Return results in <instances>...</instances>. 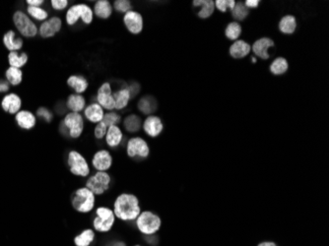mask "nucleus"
I'll use <instances>...</instances> for the list:
<instances>
[{"mask_svg": "<svg viewBox=\"0 0 329 246\" xmlns=\"http://www.w3.org/2000/svg\"><path fill=\"white\" fill-rule=\"evenodd\" d=\"M113 211L117 219L124 222H132L140 215L141 208L135 195L122 193L116 197Z\"/></svg>", "mask_w": 329, "mask_h": 246, "instance_id": "obj_1", "label": "nucleus"}, {"mask_svg": "<svg viewBox=\"0 0 329 246\" xmlns=\"http://www.w3.org/2000/svg\"><path fill=\"white\" fill-rule=\"evenodd\" d=\"M95 195L86 186L77 189L71 196V205L79 213H90L95 207Z\"/></svg>", "mask_w": 329, "mask_h": 246, "instance_id": "obj_2", "label": "nucleus"}, {"mask_svg": "<svg viewBox=\"0 0 329 246\" xmlns=\"http://www.w3.org/2000/svg\"><path fill=\"white\" fill-rule=\"evenodd\" d=\"M135 221L137 228L144 235L156 234L162 225L160 217L151 211L141 212Z\"/></svg>", "mask_w": 329, "mask_h": 246, "instance_id": "obj_3", "label": "nucleus"}, {"mask_svg": "<svg viewBox=\"0 0 329 246\" xmlns=\"http://www.w3.org/2000/svg\"><path fill=\"white\" fill-rule=\"evenodd\" d=\"M116 216L112 209L108 207H99L96 210V218L93 220V227L96 231L106 233L111 231L115 225Z\"/></svg>", "mask_w": 329, "mask_h": 246, "instance_id": "obj_4", "label": "nucleus"}, {"mask_svg": "<svg viewBox=\"0 0 329 246\" xmlns=\"http://www.w3.org/2000/svg\"><path fill=\"white\" fill-rule=\"evenodd\" d=\"M65 18H66V23L69 26L75 25L79 21V19H81L84 24L89 25L93 22L94 13L91 7L87 4H84V3L74 4L66 12Z\"/></svg>", "mask_w": 329, "mask_h": 246, "instance_id": "obj_5", "label": "nucleus"}, {"mask_svg": "<svg viewBox=\"0 0 329 246\" xmlns=\"http://www.w3.org/2000/svg\"><path fill=\"white\" fill-rule=\"evenodd\" d=\"M112 177L107 171H97L90 176L86 181V187L91 190L94 195H103L109 190Z\"/></svg>", "mask_w": 329, "mask_h": 246, "instance_id": "obj_6", "label": "nucleus"}, {"mask_svg": "<svg viewBox=\"0 0 329 246\" xmlns=\"http://www.w3.org/2000/svg\"><path fill=\"white\" fill-rule=\"evenodd\" d=\"M62 125L66 131L65 134L73 139H77L83 133L84 119L80 114L69 113L65 115Z\"/></svg>", "mask_w": 329, "mask_h": 246, "instance_id": "obj_7", "label": "nucleus"}, {"mask_svg": "<svg viewBox=\"0 0 329 246\" xmlns=\"http://www.w3.org/2000/svg\"><path fill=\"white\" fill-rule=\"evenodd\" d=\"M69 170L72 174L86 177L90 174V167L86 159L77 151H70L67 158Z\"/></svg>", "mask_w": 329, "mask_h": 246, "instance_id": "obj_8", "label": "nucleus"}, {"mask_svg": "<svg viewBox=\"0 0 329 246\" xmlns=\"http://www.w3.org/2000/svg\"><path fill=\"white\" fill-rule=\"evenodd\" d=\"M13 22L21 35L26 38H33L38 34L36 24L22 11H16L13 16Z\"/></svg>", "mask_w": 329, "mask_h": 246, "instance_id": "obj_9", "label": "nucleus"}, {"mask_svg": "<svg viewBox=\"0 0 329 246\" xmlns=\"http://www.w3.org/2000/svg\"><path fill=\"white\" fill-rule=\"evenodd\" d=\"M126 153L130 158H147L150 155V148L147 142L141 137H133L128 140Z\"/></svg>", "mask_w": 329, "mask_h": 246, "instance_id": "obj_10", "label": "nucleus"}, {"mask_svg": "<svg viewBox=\"0 0 329 246\" xmlns=\"http://www.w3.org/2000/svg\"><path fill=\"white\" fill-rule=\"evenodd\" d=\"M97 103L104 109L109 112L115 110V100L113 96V89L110 83H104L98 90L97 93Z\"/></svg>", "mask_w": 329, "mask_h": 246, "instance_id": "obj_11", "label": "nucleus"}, {"mask_svg": "<svg viewBox=\"0 0 329 246\" xmlns=\"http://www.w3.org/2000/svg\"><path fill=\"white\" fill-rule=\"evenodd\" d=\"M123 23L126 29L133 35H138L143 30V17L139 12L130 10L123 16Z\"/></svg>", "mask_w": 329, "mask_h": 246, "instance_id": "obj_12", "label": "nucleus"}, {"mask_svg": "<svg viewBox=\"0 0 329 246\" xmlns=\"http://www.w3.org/2000/svg\"><path fill=\"white\" fill-rule=\"evenodd\" d=\"M92 165L97 171H107L113 166V157L107 150H100L93 156Z\"/></svg>", "mask_w": 329, "mask_h": 246, "instance_id": "obj_13", "label": "nucleus"}, {"mask_svg": "<svg viewBox=\"0 0 329 246\" xmlns=\"http://www.w3.org/2000/svg\"><path fill=\"white\" fill-rule=\"evenodd\" d=\"M62 27V21L59 17H52L45 20L39 27V35L43 38L55 37Z\"/></svg>", "mask_w": 329, "mask_h": 246, "instance_id": "obj_14", "label": "nucleus"}, {"mask_svg": "<svg viewBox=\"0 0 329 246\" xmlns=\"http://www.w3.org/2000/svg\"><path fill=\"white\" fill-rule=\"evenodd\" d=\"M274 45H275V42L273 39L269 38H261L254 41V43L252 46V51L256 57L266 60L270 57L268 54V49Z\"/></svg>", "mask_w": 329, "mask_h": 246, "instance_id": "obj_15", "label": "nucleus"}, {"mask_svg": "<svg viewBox=\"0 0 329 246\" xmlns=\"http://www.w3.org/2000/svg\"><path fill=\"white\" fill-rule=\"evenodd\" d=\"M164 129V125L162 123V120L160 117L156 116V115H149L143 123V130L145 131V133L152 137H158L162 131Z\"/></svg>", "mask_w": 329, "mask_h": 246, "instance_id": "obj_16", "label": "nucleus"}, {"mask_svg": "<svg viewBox=\"0 0 329 246\" xmlns=\"http://www.w3.org/2000/svg\"><path fill=\"white\" fill-rule=\"evenodd\" d=\"M252 52V45L245 40H236L230 46V55L232 57L241 59L250 55Z\"/></svg>", "mask_w": 329, "mask_h": 246, "instance_id": "obj_17", "label": "nucleus"}, {"mask_svg": "<svg viewBox=\"0 0 329 246\" xmlns=\"http://www.w3.org/2000/svg\"><path fill=\"white\" fill-rule=\"evenodd\" d=\"M85 117L92 123H99L103 121L105 113L104 109L98 103H92L84 110Z\"/></svg>", "mask_w": 329, "mask_h": 246, "instance_id": "obj_18", "label": "nucleus"}, {"mask_svg": "<svg viewBox=\"0 0 329 246\" xmlns=\"http://www.w3.org/2000/svg\"><path fill=\"white\" fill-rule=\"evenodd\" d=\"M1 106L6 113L13 114L19 113L22 106V102L19 95H17L16 94H9L6 96H4Z\"/></svg>", "mask_w": 329, "mask_h": 246, "instance_id": "obj_19", "label": "nucleus"}, {"mask_svg": "<svg viewBox=\"0 0 329 246\" xmlns=\"http://www.w3.org/2000/svg\"><path fill=\"white\" fill-rule=\"evenodd\" d=\"M113 96H114V100H115V109L117 110V111H121L123 109H125L127 106H128V103L130 101V92H129V89L128 87H124V88H121L119 89L118 91L115 92L113 94Z\"/></svg>", "mask_w": 329, "mask_h": 246, "instance_id": "obj_20", "label": "nucleus"}, {"mask_svg": "<svg viewBox=\"0 0 329 246\" xmlns=\"http://www.w3.org/2000/svg\"><path fill=\"white\" fill-rule=\"evenodd\" d=\"M66 108L70 111V113L80 114L86 108L85 97L78 94L70 95L66 101Z\"/></svg>", "mask_w": 329, "mask_h": 246, "instance_id": "obj_21", "label": "nucleus"}, {"mask_svg": "<svg viewBox=\"0 0 329 246\" xmlns=\"http://www.w3.org/2000/svg\"><path fill=\"white\" fill-rule=\"evenodd\" d=\"M105 138L109 147L116 148L121 144L123 140V134L121 129L117 125H114L108 128Z\"/></svg>", "mask_w": 329, "mask_h": 246, "instance_id": "obj_22", "label": "nucleus"}, {"mask_svg": "<svg viewBox=\"0 0 329 246\" xmlns=\"http://www.w3.org/2000/svg\"><path fill=\"white\" fill-rule=\"evenodd\" d=\"M93 13L101 19H108L113 14V6L108 0H99L94 5Z\"/></svg>", "mask_w": 329, "mask_h": 246, "instance_id": "obj_23", "label": "nucleus"}, {"mask_svg": "<svg viewBox=\"0 0 329 246\" xmlns=\"http://www.w3.org/2000/svg\"><path fill=\"white\" fill-rule=\"evenodd\" d=\"M18 125L23 128V129H32L35 127L36 125V117L35 115L28 112V111H22L16 114V117H15Z\"/></svg>", "mask_w": 329, "mask_h": 246, "instance_id": "obj_24", "label": "nucleus"}, {"mask_svg": "<svg viewBox=\"0 0 329 246\" xmlns=\"http://www.w3.org/2000/svg\"><path fill=\"white\" fill-rule=\"evenodd\" d=\"M67 85L71 89H73L76 94L81 95L82 93H84L88 89L89 83H88L87 79L84 78L83 76H80V75H71L67 79Z\"/></svg>", "mask_w": 329, "mask_h": 246, "instance_id": "obj_25", "label": "nucleus"}, {"mask_svg": "<svg viewBox=\"0 0 329 246\" xmlns=\"http://www.w3.org/2000/svg\"><path fill=\"white\" fill-rule=\"evenodd\" d=\"M194 6L201 7L200 11L197 14L198 17L201 19L209 18L215 10V2L212 1V0H197V1H194Z\"/></svg>", "mask_w": 329, "mask_h": 246, "instance_id": "obj_26", "label": "nucleus"}, {"mask_svg": "<svg viewBox=\"0 0 329 246\" xmlns=\"http://www.w3.org/2000/svg\"><path fill=\"white\" fill-rule=\"evenodd\" d=\"M138 110L144 114L151 115L157 110V102L153 96H144L138 102Z\"/></svg>", "mask_w": 329, "mask_h": 246, "instance_id": "obj_27", "label": "nucleus"}, {"mask_svg": "<svg viewBox=\"0 0 329 246\" xmlns=\"http://www.w3.org/2000/svg\"><path fill=\"white\" fill-rule=\"evenodd\" d=\"M297 29V20L292 15H286L279 22V30L285 35H292Z\"/></svg>", "mask_w": 329, "mask_h": 246, "instance_id": "obj_28", "label": "nucleus"}, {"mask_svg": "<svg viewBox=\"0 0 329 246\" xmlns=\"http://www.w3.org/2000/svg\"><path fill=\"white\" fill-rule=\"evenodd\" d=\"M3 42L6 48L10 52H17L23 46V40L19 38H16L13 31H9L4 35Z\"/></svg>", "mask_w": 329, "mask_h": 246, "instance_id": "obj_29", "label": "nucleus"}, {"mask_svg": "<svg viewBox=\"0 0 329 246\" xmlns=\"http://www.w3.org/2000/svg\"><path fill=\"white\" fill-rule=\"evenodd\" d=\"M95 231L94 229L87 228L84 229L81 233H79L74 238V243L76 246H90L93 241L95 240Z\"/></svg>", "mask_w": 329, "mask_h": 246, "instance_id": "obj_30", "label": "nucleus"}, {"mask_svg": "<svg viewBox=\"0 0 329 246\" xmlns=\"http://www.w3.org/2000/svg\"><path fill=\"white\" fill-rule=\"evenodd\" d=\"M124 128L129 133H135L139 131V129L142 126V121H141L140 117L136 114H130L125 117L123 122Z\"/></svg>", "mask_w": 329, "mask_h": 246, "instance_id": "obj_31", "label": "nucleus"}, {"mask_svg": "<svg viewBox=\"0 0 329 246\" xmlns=\"http://www.w3.org/2000/svg\"><path fill=\"white\" fill-rule=\"evenodd\" d=\"M289 68L288 61L284 57H278L273 60L270 65V71L274 75H282L287 72Z\"/></svg>", "mask_w": 329, "mask_h": 246, "instance_id": "obj_32", "label": "nucleus"}, {"mask_svg": "<svg viewBox=\"0 0 329 246\" xmlns=\"http://www.w3.org/2000/svg\"><path fill=\"white\" fill-rule=\"evenodd\" d=\"M242 34V26L238 22H232L230 23L225 31L226 37L231 40H238Z\"/></svg>", "mask_w": 329, "mask_h": 246, "instance_id": "obj_33", "label": "nucleus"}, {"mask_svg": "<svg viewBox=\"0 0 329 246\" xmlns=\"http://www.w3.org/2000/svg\"><path fill=\"white\" fill-rule=\"evenodd\" d=\"M8 61L11 67L19 68L24 66L28 61V57L26 54H22L20 57L18 56L17 52H11L8 56Z\"/></svg>", "mask_w": 329, "mask_h": 246, "instance_id": "obj_34", "label": "nucleus"}, {"mask_svg": "<svg viewBox=\"0 0 329 246\" xmlns=\"http://www.w3.org/2000/svg\"><path fill=\"white\" fill-rule=\"evenodd\" d=\"M250 13L249 8L246 7L244 2H238L234 5L233 9L232 10V15L233 19H236L238 21H243L245 20Z\"/></svg>", "mask_w": 329, "mask_h": 246, "instance_id": "obj_35", "label": "nucleus"}, {"mask_svg": "<svg viewBox=\"0 0 329 246\" xmlns=\"http://www.w3.org/2000/svg\"><path fill=\"white\" fill-rule=\"evenodd\" d=\"M6 78L11 85L17 86L22 82L23 73L19 68L9 67L6 71Z\"/></svg>", "mask_w": 329, "mask_h": 246, "instance_id": "obj_36", "label": "nucleus"}, {"mask_svg": "<svg viewBox=\"0 0 329 246\" xmlns=\"http://www.w3.org/2000/svg\"><path fill=\"white\" fill-rule=\"evenodd\" d=\"M28 13L29 15L38 20V21H44L45 19H48L49 13L46 12L44 9L40 8V7H33V6H29L28 7Z\"/></svg>", "mask_w": 329, "mask_h": 246, "instance_id": "obj_37", "label": "nucleus"}, {"mask_svg": "<svg viewBox=\"0 0 329 246\" xmlns=\"http://www.w3.org/2000/svg\"><path fill=\"white\" fill-rule=\"evenodd\" d=\"M121 120L120 115L116 113V112H109L108 114H105L104 118H103V122L107 125V127H111L114 125H117Z\"/></svg>", "mask_w": 329, "mask_h": 246, "instance_id": "obj_38", "label": "nucleus"}, {"mask_svg": "<svg viewBox=\"0 0 329 246\" xmlns=\"http://www.w3.org/2000/svg\"><path fill=\"white\" fill-rule=\"evenodd\" d=\"M215 2V7L221 11V12H227V10H232L234 5H236V1L234 0H217Z\"/></svg>", "mask_w": 329, "mask_h": 246, "instance_id": "obj_39", "label": "nucleus"}, {"mask_svg": "<svg viewBox=\"0 0 329 246\" xmlns=\"http://www.w3.org/2000/svg\"><path fill=\"white\" fill-rule=\"evenodd\" d=\"M114 6L117 12L124 13V14L130 11L132 8L131 2L128 1V0H116V1H115L114 3Z\"/></svg>", "mask_w": 329, "mask_h": 246, "instance_id": "obj_40", "label": "nucleus"}, {"mask_svg": "<svg viewBox=\"0 0 329 246\" xmlns=\"http://www.w3.org/2000/svg\"><path fill=\"white\" fill-rule=\"evenodd\" d=\"M107 131H108L107 125L103 121H101V122L97 123V125L95 127V130H94V135H95V137L97 139H104L106 137Z\"/></svg>", "mask_w": 329, "mask_h": 246, "instance_id": "obj_41", "label": "nucleus"}, {"mask_svg": "<svg viewBox=\"0 0 329 246\" xmlns=\"http://www.w3.org/2000/svg\"><path fill=\"white\" fill-rule=\"evenodd\" d=\"M37 114H38L39 117L43 118L46 122H51L53 120V117H54V114L45 108H39L37 112Z\"/></svg>", "mask_w": 329, "mask_h": 246, "instance_id": "obj_42", "label": "nucleus"}, {"mask_svg": "<svg viewBox=\"0 0 329 246\" xmlns=\"http://www.w3.org/2000/svg\"><path fill=\"white\" fill-rule=\"evenodd\" d=\"M52 6L55 10L57 11H60L65 9L68 6V1L67 0H53L51 2Z\"/></svg>", "mask_w": 329, "mask_h": 246, "instance_id": "obj_43", "label": "nucleus"}, {"mask_svg": "<svg viewBox=\"0 0 329 246\" xmlns=\"http://www.w3.org/2000/svg\"><path fill=\"white\" fill-rule=\"evenodd\" d=\"M128 89H129L130 96H131V97L135 96V95L139 93V91H140V87H139V85H138L137 83H133L130 87H128Z\"/></svg>", "mask_w": 329, "mask_h": 246, "instance_id": "obj_44", "label": "nucleus"}, {"mask_svg": "<svg viewBox=\"0 0 329 246\" xmlns=\"http://www.w3.org/2000/svg\"><path fill=\"white\" fill-rule=\"evenodd\" d=\"M259 3L260 1H258V0H247V1H245V5L247 8H256Z\"/></svg>", "mask_w": 329, "mask_h": 246, "instance_id": "obj_45", "label": "nucleus"}, {"mask_svg": "<svg viewBox=\"0 0 329 246\" xmlns=\"http://www.w3.org/2000/svg\"><path fill=\"white\" fill-rule=\"evenodd\" d=\"M43 2V0H27L28 5L33 7H39Z\"/></svg>", "mask_w": 329, "mask_h": 246, "instance_id": "obj_46", "label": "nucleus"}, {"mask_svg": "<svg viewBox=\"0 0 329 246\" xmlns=\"http://www.w3.org/2000/svg\"><path fill=\"white\" fill-rule=\"evenodd\" d=\"M9 90L8 82L6 81H0V93H4Z\"/></svg>", "mask_w": 329, "mask_h": 246, "instance_id": "obj_47", "label": "nucleus"}, {"mask_svg": "<svg viewBox=\"0 0 329 246\" xmlns=\"http://www.w3.org/2000/svg\"><path fill=\"white\" fill-rule=\"evenodd\" d=\"M106 246H126V245L122 241H113V242H110L109 244H107Z\"/></svg>", "mask_w": 329, "mask_h": 246, "instance_id": "obj_48", "label": "nucleus"}, {"mask_svg": "<svg viewBox=\"0 0 329 246\" xmlns=\"http://www.w3.org/2000/svg\"><path fill=\"white\" fill-rule=\"evenodd\" d=\"M257 246H277V244L272 241H263V242H260Z\"/></svg>", "mask_w": 329, "mask_h": 246, "instance_id": "obj_49", "label": "nucleus"}, {"mask_svg": "<svg viewBox=\"0 0 329 246\" xmlns=\"http://www.w3.org/2000/svg\"><path fill=\"white\" fill-rule=\"evenodd\" d=\"M252 62L256 63V58H255V57H252Z\"/></svg>", "mask_w": 329, "mask_h": 246, "instance_id": "obj_50", "label": "nucleus"}, {"mask_svg": "<svg viewBox=\"0 0 329 246\" xmlns=\"http://www.w3.org/2000/svg\"><path fill=\"white\" fill-rule=\"evenodd\" d=\"M134 246H140V245H134Z\"/></svg>", "mask_w": 329, "mask_h": 246, "instance_id": "obj_51", "label": "nucleus"}]
</instances>
